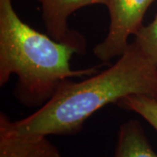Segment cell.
Instances as JSON below:
<instances>
[{
  "label": "cell",
  "mask_w": 157,
  "mask_h": 157,
  "mask_svg": "<svg viewBox=\"0 0 157 157\" xmlns=\"http://www.w3.org/2000/svg\"><path fill=\"white\" fill-rule=\"evenodd\" d=\"M85 52L78 45L56 41L31 27L17 15L11 0H0V86L15 74L13 94L21 105L42 107L66 80L98 73L97 67L71 68L73 54Z\"/></svg>",
  "instance_id": "7a4b0ae2"
},
{
  "label": "cell",
  "mask_w": 157,
  "mask_h": 157,
  "mask_svg": "<svg viewBox=\"0 0 157 157\" xmlns=\"http://www.w3.org/2000/svg\"><path fill=\"white\" fill-rule=\"evenodd\" d=\"M130 95L157 101V66L134 41L106 70L79 82L66 80L36 112L9 124L20 134L74 135L98 110Z\"/></svg>",
  "instance_id": "6da1fadb"
},
{
  "label": "cell",
  "mask_w": 157,
  "mask_h": 157,
  "mask_svg": "<svg viewBox=\"0 0 157 157\" xmlns=\"http://www.w3.org/2000/svg\"><path fill=\"white\" fill-rule=\"evenodd\" d=\"M117 106L140 115L157 132V101L147 96L130 95L121 100Z\"/></svg>",
  "instance_id": "52a82bcc"
},
{
  "label": "cell",
  "mask_w": 157,
  "mask_h": 157,
  "mask_svg": "<svg viewBox=\"0 0 157 157\" xmlns=\"http://www.w3.org/2000/svg\"><path fill=\"white\" fill-rule=\"evenodd\" d=\"M114 157H157L138 121L128 120L121 124Z\"/></svg>",
  "instance_id": "8992f818"
},
{
  "label": "cell",
  "mask_w": 157,
  "mask_h": 157,
  "mask_svg": "<svg viewBox=\"0 0 157 157\" xmlns=\"http://www.w3.org/2000/svg\"><path fill=\"white\" fill-rule=\"evenodd\" d=\"M156 0H108L110 23L106 38L94 48V54L102 62L121 56L129 46L128 39L143 25L146 11Z\"/></svg>",
  "instance_id": "3957f363"
},
{
  "label": "cell",
  "mask_w": 157,
  "mask_h": 157,
  "mask_svg": "<svg viewBox=\"0 0 157 157\" xmlns=\"http://www.w3.org/2000/svg\"><path fill=\"white\" fill-rule=\"evenodd\" d=\"M0 157H61L45 135L20 134L11 128L9 118L0 113Z\"/></svg>",
  "instance_id": "5b68a950"
},
{
  "label": "cell",
  "mask_w": 157,
  "mask_h": 157,
  "mask_svg": "<svg viewBox=\"0 0 157 157\" xmlns=\"http://www.w3.org/2000/svg\"><path fill=\"white\" fill-rule=\"evenodd\" d=\"M47 34L59 42L78 45L86 50V40L68 26V18L73 12L93 5L107 6L108 0H38Z\"/></svg>",
  "instance_id": "277c9868"
},
{
  "label": "cell",
  "mask_w": 157,
  "mask_h": 157,
  "mask_svg": "<svg viewBox=\"0 0 157 157\" xmlns=\"http://www.w3.org/2000/svg\"><path fill=\"white\" fill-rule=\"evenodd\" d=\"M145 56L157 66V14L149 25L142 26L134 40Z\"/></svg>",
  "instance_id": "ba28073f"
}]
</instances>
